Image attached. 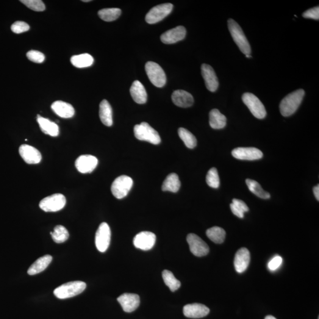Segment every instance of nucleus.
<instances>
[{"mask_svg":"<svg viewBox=\"0 0 319 319\" xmlns=\"http://www.w3.org/2000/svg\"><path fill=\"white\" fill-rule=\"evenodd\" d=\"M304 94V91L300 89L288 94L282 99L280 104L281 115L289 116L295 113L303 101Z\"/></svg>","mask_w":319,"mask_h":319,"instance_id":"nucleus-1","label":"nucleus"},{"mask_svg":"<svg viewBox=\"0 0 319 319\" xmlns=\"http://www.w3.org/2000/svg\"><path fill=\"white\" fill-rule=\"evenodd\" d=\"M227 26L233 39L240 51L245 55H250L251 52L250 44L240 25L233 19H230L227 21Z\"/></svg>","mask_w":319,"mask_h":319,"instance_id":"nucleus-2","label":"nucleus"},{"mask_svg":"<svg viewBox=\"0 0 319 319\" xmlns=\"http://www.w3.org/2000/svg\"><path fill=\"white\" fill-rule=\"evenodd\" d=\"M87 284L80 281L67 282L58 287L54 290V295L59 299L73 298L85 290Z\"/></svg>","mask_w":319,"mask_h":319,"instance_id":"nucleus-3","label":"nucleus"},{"mask_svg":"<svg viewBox=\"0 0 319 319\" xmlns=\"http://www.w3.org/2000/svg\"><path fill=\"white\" fill-rule=\"evenodd\" d=\"M134 132L135 138L138 140L148 141L155 145H157L161 143V138L159 133L145 122L135 125Z\"/></svg>","mask_w":319,"mask_h":319,"instance_id":"nucleus-4","label":"nucleus"},{"mask_svg":"<svg viewBox=\"0 0 319 319\" xmlns=\"http://www.w3.org/2000/svg\"><path fill=\"white\" fill-rule=\"evenodd\" d=\"M242 99L244 103L248 108L255 118L263 119L265 117L267 112L264 105L253 94L248 93L244 94Z\"/></svg>","mask_w":319,"mask_h":319,"instance_id":"nucleus-5","label":"nucleus"},{"mask_svg":"<svg viewBox=\"0 0 319 319\" xmlns=\"http://www.w3.org/2000/svg\"><path fill=\"white\" fill-rule=\"evenodd\" d=\"M145 69L147 75L150 82L158 88H162L166 83V76L165 71L156 63L148 62L146 64Z\"/></svg>","mask_w":319,"mask_h":319,"instance_id":"nucleus-6","label":"nucleus"},{"mask_svg":"<svg viewBox=\"0 0 319 319\" xmlns=\"http://www.w3.org/2000/svg\"><path fill=\"white\" fill-rule=\"evenodd\" d=\"M66 203L65 196L62 194L56 193L41 200L39 206L44 212H55L62 210Z\"/></svg>","mask_w":319,"mask_h":319,"instance_id":"nucleus-7","label":"nucleus"},{"mask_svg":"<svg viewBox=\"0 0 319 319\" xmlns=\"http://www.w3.org/2000/svg\"><path fill=\"white\" fill-rule=\"evenodd\" d=\"M132 185L133 180L131 177L125 175L118 177L112 186L113 195L118 199L125 198L131 189Z\"/></svg>","mask_w":319,"mask_h":319,"instance_id":"nucleus-8","label":"nucleus"},{"mask_svg":"<svg viewBox=\"0 0 319 319\" xmlns=\"http://www.w3.org/2000/svg\"><path fill=\"white\" fill-rule=\"evenodd\" d=\"M173 8V5L171 3L162 4L152 8L146 16L147 23L155 24L162 21L170 14Z\"/></svg>","mask_w":319,"mask_h":319,"instance_id":"nucleus-9","label":"nucleus"},{"mask_svg":"<svg viewBox=\"0 0 319 319\" xmlns=\"http://www.w3.org/2000/svg\"><path fill=\"white\" fill-rule=\"evenodd\" d=\"M112 232L108 224L100 225L95 235V245L98 250L101 252L106 251L109 247Z\"/></svg>","mask_w":319,"mask_h":319,"instance_id":"nucleus-10","label":"nucleus"},{"mask_svg":"<svg viewBox=\"0 0 319 319\" xmlns=\"http://www.w3.org/2000/svg\"><path fill=\"white\" fill-rule=\"evenodd\" d=\"M187 242L189 245L191 253L195 256L204 257L209 253V246L199 236L194 234H188L187 237Z\"/></svg>","mask_w":319,"mask_h":319,"instance_id":"nucleus-11","label":"nucleus"},{"mask_svg":"<svg viewBox=\"0 0 319 319\" xmlns=\"http://www.w3.org/2000/svg\"><path fill=\"white\" fill-rule=\"evenodd\" d=\"M156 236L154 233L143 231L135 235L133 244L135 248L143 251L150 250L156 244Z\"/></svg>","mask_w":319,"mask_h":319,"instance_id":"nucleus-12","label":"nucleus"},{"mask_svg":"<svg viewBox=\"0 0 319 319\" xmlns=\"http://www.w3.org/2000/svg\"><path fill=\"white\" fill-rule=\"evenodd\" d=\"M232 155L235 159L241 160H256L262 159L263 153L260 150L254 148H238L233 150Z\"/></svg>","mask_w":319,"mask_h":319,"instance_id":"nucleus-13","label":"nucleus"},{"mask_svg":"<svg viewBox=\"0 0 319 319\" xmlns=\"http://www.w3.org/2000/svg\"><path fill=\"white\" fill-rule=\"evenodd\" d=\"M98 160L92 155H82L75 161V167L81 173H91L98 165Z\"/></svg>","mask_w":319,"mask_h":319,"instance_id":"nucleus-14","label":"nucleus"},{"mask_svg":"<svg viewBox=\"0 0 319 319\" xmlns=\"http://www.w3.org/2000/svg\"><path fill=\"white\" fill-rule=\"evenodd\" d=\"M201 71L207 90L210 92H215L219 87V82L213 69L207 64L204 63L201 66Z\"/></svg>","mask_w":319,"mask_h":319,"instance_id":"nucleus-15","label":"nucleus"},{"mask_svg":"<svg viewBox=\"0 0 319 319\" xmlns=\"http://www.w3.org/2000/svg\"><path fill=\"white\" fill-rule=\"evenodd\" d=\"M117 300L127 313L134 312L140 303L139 296L133 293H124L118 298Z\"/></svg>","mask_w":319,"mask_h":319,"instance_id":"nucleus-16","label":"nucleus"},{"mask_svg":"<svg viewBox=\"0 0 319 319\" xmlns=\"http://www.w3.org/2000/svg\"><path fill=\"white\" fill-rule=\"evenodd\" d=\"M19 154L24 162L30 165L39 163L41 160L40 152L38 149L27 144H23L20 147Z\"/></svg>","mask_w":319,"mask_h":319,"instance_id":"nucleus-17","label":"nucleus"},{"mask_svg":"<svg viewBox=\"0 0 319 319\" xmlns=\"http://www.w3.org/2000/svg\"><path fill=\"white\" fill-rule=\"evenodd\" d=\"M186 35H187V30L184 26H179L168 30L161 36L160 38L163 43L170 44L184 39Z\"/></svg>","mask_w":319,"mask_h":319,"instance_id":"nucleus-18","label":"nucleus"},{"mask_svg":"<svg viewBox=\"0 0 319 319\" xmlns=\"http://www.w3.org/2000/svg\"><path fill=\"white\" fill-rule=\"evenodd\" d=\"M250 252L248 249L242 248L236 253L234 259V266L236 271L243 273L246 270L250 263Z\"/></svg>","mask_w":319,"mask_h":319,"instance_id":"nucleus-19","label":"nucleus"},{"mask_svg":"<svg viewBox=\"0 0 319 319\" xmlns=\"http://www.w3.org/2000/svg\"><path fill=\"white\" fill-rule=\"evenodd\" d=\"M209 308L199 303L187 304L184 307V314L186 317L188 318H204L209 314Z\"/></svg>","mask_w":319,"mask_h":319,"instance_id":"nucleus-20","label":"nucleus"},{"mask_svg":"<svg viewBox=\"0 0 319 319\" xmlns=\"http://www.w3.org/2000/svg\"><path fill=\"white\" fill-rule=\"evenodd\" d=\"M51 108L56 115L63 118L73 117L75 113L74 107L71 104L62 101L54 102Z\"/></svg>","mask_w":319,"mask_h":319,"instance_id":"nucleus-21","label":"nucleus"},{"mask_svg":"<svg viewBox=\"0 0 319 319\" xmlns=\"http://www.w3.org/2000/svg\"><path fill=\"white\" fill-rule=\"evenodd\" d=\"M171 99L176 106L181 108L190 107L194 102L193 96L184 90L174 91L172 94Z\"/></svg>","mask_w":319,"mask_h":319,"instance_id":"nucleus-22","label":"nucleus"},{"mask_svg":"<svg viewBox=\"0 0 319 319\" xmlns=\"http://www.w3.org/2000/svg\"><path fill=\"white\" fill-rule=\"evenodd\" d=\"M130 94L136 103L144 104L146 103L148 99V94H147L145 88L138 80H135L132 83L131 88H130Z\"/></svg>","mask_w":319,"mask_h":319,"instance_id":"nucleus-23","label":"nucleus"},{"mask_svg":"<svg viewBox=\"0 0 319 319\" xmlns=\"http://www.w3.org/2000/svg\"><path fill=\"white\" fill-rule=\"evenodd\" d=\"M37 121L41 131L44 134L51 135L52 137H57L59 135V127L54 122L44 118L39 115H38Z\"/></svg>","mask_w":319,"mask_h":319,"instance_id":"nucleus-24","label":"nucleus"},{"mask_svg":"<svg viewBox=\"0 0 319 319\" xmlns=\"http://www.w3.org/2000/svg\"><path fill=\"white\" fill-rule=\"evenodd\" d=\"M52 261V257L50 255H46L39 258L30 266L28 271H27V273H28L29 275L33 276L41 273V272L46 270L50 263H51Z\"/></svg>","mask_w":319,"mask_h":319,"instance_id":"nucleus-25","label":"nucleus"},{"mask_svg":"<svg viewBox=\"0 0 319 319\" xmlns=\"http://www.w3.org/2000/svg\"><path fill=\"white\" fill-rule=\"evenodd\" d=\"M99 118L105 126H113V110L109 102L107 100L102 101L99 105Z\"/></svg>","mask_w":319,"mask_h":319,"instance_id":"nucleus-26","label":"nucleus"},{"mask_svg":"<svg viewBox=\"0 0 319 319\" xmlns=\"http://www.w3.org/2000/svg\"><path fill=\"white\" fill-rule=\"evenodd\" d=\"M209 124L213 129H223L226 126V116L217 109H213L209 113Z\"/></svg>","mask_w":319,"mask_h":319,"instance_id":"nucleus-27","label":"nucleus"},{"mask_svg":"<svg viewBox=\"0 0 319 319\" xmlns=\"http://www.w3.org/2000/svg\"><path fill=\"white\" fill-rule=\"evenodd\" d=\"M180 186L181 184L178 175L176 173H171L169 174L163 182L162 190L176 193L179 190Z\"/></svg>","mask_w":319,"mask_h":319,"instance_id":"nucleus-28","label":"nucleus"},{"mask_svg":"<svg viewBox=\"0 0 319 319\" xmlns=\"http://www.w3.org/2000/svg\"><path fill=\"white\" fill-rule=\"evenodd\" d=\"M71 62L75 67L84 68L92 66L94 62V58L88 54L75 55L71 57Z\"/></svg>","mask_w":319,"mask_h":319,"instance_id":"nucleus-29","label":"nucleus"},{"mask_svg":"<svg viewBox=\"0 0 319 319\" xmlns=\"http://www.w3.org/2000/svg\"><path fill=\"white\" fill-rule=\"evenodd\" d=\"M206 235L213 243L220 244L224 242L226 232L222 227L213 226L207 230Z\"/></svg>","mask_w":319,"mask_h":319,"instance_id":"nucleus-30","label":"nucleus"},{"mask_svg":"<svg viewBox=\"0 0 319 319\" xmlns=\"http://www.w3.org/2000/svg\"><path fill=\"white\" fill-rule=\"evenodd\" d=\"M246 184L248 186L249 190L254 195L263 199L270 198V194L263 190L261 185L255 180L252 179H246Z\"/></svg>","mask_w":319,"mask_h":319,"instance_id":"nucleus-31","label":"nucleus"},{"mask_svg":"<svg viewBox=\"0 0 319 319\" xmlns=\"http://www.w3.org/2000/svg\"><path fill=\"white\" fill-rule=\"evenodd\" d=\"M98 16L100 18L105 21H113L120 16L121 10L118 8H104L99 10Z\"/></svg>","mask_w":319,"mask_h":319,"instance_id":"nucleus-32","label":"nucleus"},{"mask_svg":"<svg viewBox=\"0 0 319 319\" xmlns=\"http://www.w3.org/2000/svg\"><path fill=\"white\" fill-rule=\"evenodd\" d=\"M162 277L164 282L170 288L172 292L178 290L181 285L180 281L174 277L170 271L164 270L162 273Z\"/></svg>","mask_w":319,"mask_h":319,"instance_id":"nucleus-33","label":"nucleus"},{"mask_svg":"<svg viewBox=\"0 0 319 319\" xmlns=\"http://www.w3.org/2000/svg\"><path fill=\"white\" fill-rule=\"evenodd\" d=\"M178 134L188 148L192 149L195 148L197 145L196 138L188 130L184 128H180Z\"/></svg>","mask_w":319,"mask_h":319,"instance_id":"nucleus-34","label":"nucleus"},{"mask_svg":"<svg viewBox=\"0 0 319 319\" xmlns=\"http://www.w3.org/2000/svg\"><path fill=\"white\" fill-rule=\"evenodd\" d=\"M231 211L235 216L240 218H243L244 213L249 211V208L245 202L241 200L234 199L232 203L230 205Z\"/></svg>","mask_w":319,"mask_h":319,"instance_id":"nucleus-35","label":"nucleus"},{"mask_svg":"<svg viewBox=\"0 0 319 319\" xmlns=\"http://www.w3.org/2000/svg\"><path fill=\"white\" fill-rule=\"evenodd\" d=\"M52 239L54 242L57 244H61L65 242L69 237L68 230L65 226L62 225H57L55 227L54 232H51Z\"/></svg>","mask_w":319,"mask_h":319,"instance_id":"nucleus-36","label":"nucleus"},{"mask_svg":"<svg viewBox=\"0 0 319 319\" xmlns=\"http://www.w3.org/2000/svg\"><path fill=\"white\" fill-rule=\"evenodd\" d=\"M206 180L207 185L210 188H217L220 187V180L217 169L215 168L210 169L207 172Z\"/></svg>","mask_w":319,"mask_h":319,"instance_id":"nucleus-37","label":"nucleus"},{"mask_svg":"<svg viewBox=\"0 0 319 319\" xmlns=\"http://www.w3.org/2000/svg\"><path fill=\"white\" fill-rule=\"evenodd\" d=\"M22 3L36 12H43L46 9L45 5L41 0H21Z\"/></svg>","mask_w":319,"mask_h":319,"instance_id":"nucleus-38","label":"nucleus"},{"mask_svg":"<svg viewBox=\"0 0 319 319\" xmlns=\"http://www.w3.org/2000/svg\"><path fill=\"white\" fill-rule=\"evenodd\" d=\"M26 56L29 60L35 63H41L45 60V56L42 53L33 50L27 52Z\"/></svg>","mask_w":319,"mask_h":319,"instance_id":"nucleus-39","label":"nucleus"},{"mask_svg":"<svg viewBox=\"0 0 319 319\" xmlns=\"http://www.w3.org/2000/svg\"><path fill=\"white\" fill-rule=\"evenodd\" d=\"M12 32L16 34L28 31L30 29L29 25L24 21H18L15 22L11 26Z\"/></svg>","mask_w":319,"mask_h":319,"instance_id":"nucleus-40","label":"nucleus"},{"mask_svg":"<svg viewBox=\"0 0 319 319\" xmlns=\"http://www.w3.org/2000/svg\"><path fill=\"white\" fill-rule=\"evenodd\" d=\"M282 263V258L279 256V255H277V256L274 257L273 259L268 263V269L272 271H276L280 267V266L281 265Z\"/></svg>","mask_w":319,"mask_h":319,"instance_id":"nucleus-41","label":"nucleus"},{"mask_svg":"<svg viewBox=\"0 0 319 319\" xmlns=\"http://www.w3.org/2000/svg\"><path fill=\"white\" fill-rule=\"evenodd\" d=\"M303 17L306 19H312L314 20H319V8L316 7L306 11L303 14Z\"/></svg>","mask_w":319,"mask_h":319,"instance_id":"nucleus-42","label":"nucleus"},{"mask_svg":"<svg viewBox=\"0 0 319 319\" xmlns=\"http://www.w3.org/2000/svg\"><path fill=\"white\" fill-rule=\"evenodd\" d=\"M313 193H314V195L315 196V198L316 199L318 200V201H319V186L318 185L317 186H316L314 188H313Z\"/></svg>","mask_w":319,"mask_h":319,"instance_id":"nucleus-43","label":"nucleus"},{"mask_svg":"<svg viewBox=\"0 0 319 319\" xmlns=\"http://www.w3.org/2000/svg\"><path fill=\"white\" fill-rule=\"evenodd\" d=\"M265 319H277L276 318H274L273 316H266Z\"/></svg>","mask_w":319,"mask_h":319,"instance_id":"nucleus-44","label":"nucleus"},{"mask_svg":"<svg viewBox=\"0 0 319 319\" xmlns=\"http://www.w3.org/2000/svg\"><path fill=\"white\" fill-rule=\"evenodd\" d=\"M245 56L248 58H251L252 56H251V55H245Z\"/></svg>","mask_w":319,"mask_h":319,"instance_id":"nucleus-45","label":"nucleus"},{"mask_svg":"<svg viewBox=\"0 0 319 319\" xmlns=\"http://www.w3.org/2000/svg\"><path fill=\"white\" fill-rule=\"evenodd\" d=\"M83 2H90V0H83Z\"/></svg>","mask_w":319,"mask_h":319,"instance_id":"nucleus-46","label":"nucleus"}]
</instances>
